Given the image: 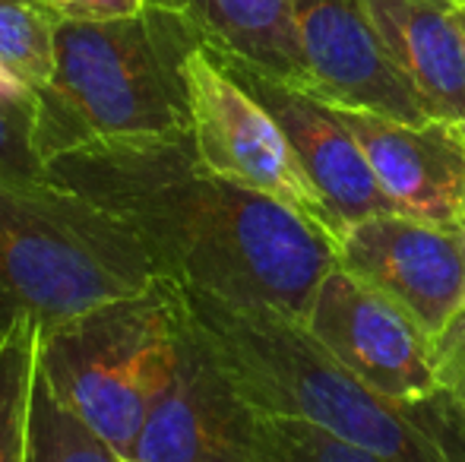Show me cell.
I'll list each match as a JSON object with an SVG mask.
<instances>
[{
  "mask_svg": "<svg viewBox=\"0 0 465 462\" xmlns=\"http://www.w3.org/2000/svg\"><path fill=\"white\" fill-rule=\"evenodd\" d=\"M74 191L130 229L174 285L304 323L339 244L260 191L209 172L187 136L111 140L48 162Z\"/></svg>",
  "mask_w": 465,
  "mask_h": 462,
  "instance_id": "6da1fadb",
  "label": "cell"
},
{
  "mask_svg": "<svg viewBox=\"0 0 465 462\" xmlns=\"http://www.w3.org/2000/svg\"><path fill=\"white\" fill-rule=\"evenodd\" d=\"M181 301L215 361L260 415L311 421L386 462H460L424 428L421 402L402 406L373 393L301 320L190 289H181Z\"/></svg>",
  "mask_w": 465,
  "mask_h": 462,
  "instance_id": "7a4b0ae2",
  "label": "cell"
},
{
  "mask_svg": "<svg viewBox=\"0 0 465 462\" xmlns=\"http://www.w3.org/2000/svg\"><path fill=\"white\" fill-rule=\"evenodd\" d=\"M200 44L181 13L155 4L121 19L61 16L54 70L38 93L45 162L89 143L187 136V61Z\"/></svg>",
  "mask_w": 465,
  "mask_h": 462,
  "instance_id": "3957f363",
  "label": "cell"
},
{
  "mask_svg": "<svg viewBox=\"0 0 465 462\" xmlns=\"http://www.w3.org/2000/svg\"><path fill=\"white\" fill-rule=\"evenodd\" d=\"M165 279L130 229L57 184L0 181V339L54 329Z\"/></svg>",
  "mask_w": 465,
  "mask_h": 462,
  "instance_id": "277c9868",
  "label": "cell"
},
{
  "mask_svg": "<svg viewBox=\"0 0 465 462\" xmlns=\"http://www.w3.org/2000/svg\"><path fill=\"white\" fill-rule=\"evenodd\" d=\"M181 291L159 279L54 329H42L38 374L51 393L130 459L155 399L172 380Z\"/></svg>",
  "mask_w": 465,
  "mask_h": 462,
  "instance_id": "5b68a950",
  "label": "cell"
},
{
  "mask_svg": "<svg viewBox=\"0 0 465 462\" xmlns=\"http://www.w3.org/2000/svg\"><path fill=\"white\" fill-rule=\"evenodd\" d=\"M190 140L209 172L285 203L307 222L332 234L339 225L307 178L279 121L200 44L187 61Z\"/></svg>",
  "mask_w": 465,
  "mask_h": 462,
  "instance_id": "8992f818",
  "label": "cell"
},
{
  "mask_svg": "<svg viewBox=\"0 0 465 462\" xmlns=\"http://www.w3.org/2000/svg\"><path fill=\"white\" fill-rule=\"evenodd\" d=\"M304 327L345 370L386 399L415 406L443 389L434 339L345 266L320 282Z\"/></svg>",
  "mask_w": 465,
  "mask_h": 462,
  "instance_id": "52a82bcc",
  "label": "cell"
},
{
  "mask_svg": "<svg viewBox=\"0 0 465 462\" xmlns=\"http://www.w3.org/2000/svg\"><path fill=\"white\" fill-rule=\"evenodd\" d=\"M260 418L187 320L181 301L172 380L155 399L130 462H260Z\"/></svg>",
  "mask_w": 465,
  "mask_h": 462,
  "instance_id": "ba28073f",
  "label": "cell"
},
{
  "mask_svg": "<svg viewBox=\"0 0 465 462\" xmlns=\"http://www.w3.org/2000/svg\"><path fill=\"white\" fill-rule=\"evenodd\" d=\"M339 266L402 308L430 339L465 308V244L460 229L380 212L345 225Z\"/></svg>",
  "mask_w": 465,
  "mask_h": 462,
  "instance_id": "9c48e42d",
  "label": "cell"
},
{
  "mask_svg": "<svg viewBox=\"0 0 465 462\" xmlns=\"http://www.w3.org/2000/svg\"><path fill=\"white\" fill-rule=\"evenodd\" d=\"M311 93L326 105L402 123L430 117L373 29L364 0H292Z\"/></svg>",
  "mask_w": 465,
  "mask_h": 462,
  "instance_id": "30bf717a",
  "label": "cell"
},
{
  "mask_svg": "<svg viewBox=\"0 0 465 462\" xmlns=\"http://www.w3.org/2000/svg\"><path fill=\"white\" fill-rule=\"evenodd\" d=\"M215 54V51H213ZM219 64L279 121L288 143L298 152L307 178L313 181L320 200L326 203L330 216L336 219L339 234L345 225L361 222L380 212H396L383 187L373 178V168L364 155L361 143L355 140L336 108L326 105L307 89H298L285 80L263 74L234 57L215 54Z\"/></svg>",
  "mask_w": 465,
  "mask_h": 462,
  "instance_id": "8fae6325",
  "label": "cell"
},
{
  "mask_svg": "<svg viewBox=\"0 0 465 462\" xmlns=\"http://www.w3.org/2000/svg\"><path fill=\"white\" fill-rule=\"evenodd\" d=\"M336 108V105H332ZM368 155L373 178L396 212L460 229L465 203V133L450 123H402L355 108H336Z\"/></svg>",
  "mask_w": 465,
  "mask_h": 462,
  "instance_id": "7c38bea8",
  "label": "cell"
},
{
  "mask_svg": "<svg viewBox=\"0 0 465 462\" xmlns=\"http://www.w3.org/2000/svg\"><path fill=\"white\" fill-rule=\"evenodd\" d=\"M430 121L465 133V16L456 0H364Z\"/></svg>",
  "mask_w": 465,
  "mask_h": 462,
  "instance_id": "4fadbf2b",
  "label": "cell"
},
{
  "mask_svg": "<svg viewBox=\"0 0 465 462\" xmlns=\"http://www.w3.org/2000/svg\"><path fill=\"white\" fill-rule=\"evenodd\" d=\"M174 10L215 54L234 57L311 93L292 0H149Z\"/></svg>",
  "mask_w": 465,
  "mask_h": 462,
  "instance_id": "5bb4252c",
  "label": "cell"
},
{
  "mask_svg": "<svg viewBox=\"0 0 465 462\" xmlns=\"http://www.w3.org/2000/svg\"><path fill=\"white\" fill-rule=\"evenodd\" d=\"M57 23L51 0H0V74L42 93L54 70Z\"/></svg>",
  "mask_w": 465,
  "mask_h": 462,
  "instance_id": "9a60e30c",
  "label": "cell"
},
{
  "mask_svg": "<svg viewBox=\"0 0 465 462\" xmlns=\"http://www.w3.org/2000/svg\"><path fill=\"white\" fill-rule=\"evenodd\" d=\"M38 339H42V329L35 323H16L0 339V462L29 459Z\"/></svg>",
  "mask_w": 465,
  "mask_h": 462,
  "instance_id": "2e32d148",
  "label": "cell"
},
{
  "mask_svg": "<svg viewBox=\"0 0 465 462\" xmlns=\"http://www.w3.org/2000/svg\"><path fill=\"white\" fill-rule=\"evenodd\" d=\"M25 462H130L102 434H95L80 415H74L45 383L35 377L29 421V459Z\"/></svg>",
  "mask_w": 465,
  "mask_h": 462,
  "instance_id": "e0dca14e",
  "label": "cell"
},
{
  "mask_svg": "<svg viewBox=\"0 0 465 462\" xmlns=\"http://www.w3.org/2000/svg\"><path fill=\"white\" fill-rule=\"evenodd\" d=\"M0 181L48 184V162L38 146V95L0 89Z\"/></svg>",
  "mask_w": 465,
  "mask_h": 462,
  "instance_id": "ac0fdd59",
  "label": "cell"
},
{
  "mask_svg": "<svg viewBox=\"0 0 465 462\" xmlns=\"http://www.w3.org/2000/svg\"><path fill=\"white\" fill-rule=\"evenodd\" d=\"M260 462H386L311 421L260 418Z\"/></svg>",
  "mask_w": 465,
  "mask_h": 462,
  "instance_id": "d6986e66",
  "label": "cell"
},
{
  "mask_svg": "<svg viewBox=\"0 0 465 462\" xmlns=\"http://www.w3.org/2000/svg\"><path fill=\"white\" fill-rule=\"evenodd\" d=\"M440 383L447 389H465V308L456 320L434 339Z\"/></svg>",
  "mask_w": 465,
  "mask_h": 462,
  "instance_id": "ffe728a7",
  "label": "cell"
},
{
  "mask_svg": "<svg viewBox=\"0 0 465 462\" xmlns=\"http://www.w3.org/2000/svg\"><path fill=\"white\" fill-rule=\"evenodd\" d=\"M61 16L74 19H121L136 16L149 6V0H51Z\"/></svg>",
  "mask_w": 465,
  "mask_h": 462,
  "instance_id": "44dd1931",
  "label": "cell"
},
{
  "mask_svg": "<svg viewBox=\"0 0 465 462\" xmlns=\"http://www.w3.org/2000/svg\"><path fill=\"white\" fill-rule=\"evenodd\" d=\"M460 234H462V244H465V203H462V216H460Z\"/></svg>",
  "mask_w": 465,
  "mask_h": 462,
  "instance_id": "7402d4cb",
  "label": "cell"
},
{
  "mask_svg": "<svg viewBox=\"0 0 465 462\" xmlns=\"http://www.w3.org/2000/svg\"><path fill=\"white\" fill-rule=\"evenodd\" d=\"M462 16H465V4H462Z\"/></svg>",
  "mask_w": 465,
  "mask_h": 462,
  "instance_id": "603a6c76",
  "label": "cell"
},
{
  "mask_svg": "<svg viewBox=\"0 0 465 462\" xmlns=\"http://www.w3.org/2000/svg\"><path fill=\"white\" fill-rule=\"evenodd\" d=\"M456 4H465V0H456Z\"/></svg>",
  "mask_w": 465,
  "mask_h": 462,
  "instance_id": "cb8c5ba5",
  "label": "cell"
}]
</instances>
